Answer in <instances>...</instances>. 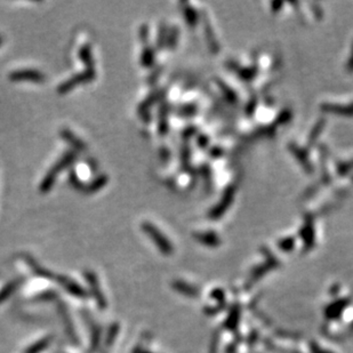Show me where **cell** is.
I'll return each instance as SVG.
<instances>
[{"mask_svg": "<svg viewBox=\"0 0 353 353\" xmlns=\"http://www.w3.org/2000/svg\"><path fill=\"white\" fill-rule=\"evenodd\" d=\"M69 179H70L71 185L77 190H83V187H85V184L82 183V181L79 179V176L76 174V171L71 170L70 175H69Z\"/></svg>", "mask_w": 353, "mask_h": 353, "instance_id": "23", "label": "cell"}, {"mask_svg": "<svg viewBox=\"0 0 353 353\" xmlns=\"http://www.w3.org/2000/svg\"><path fill=\"white\" fill-rule=\"evenodd\" d=\"M205 32H206V38L208 40V44H210L212 50L213 52H216V50H218V43L216 41L215 37H214L210 21L207 22V20H205Z\"/></svg>", "mask_w": 353, "mask_h": 353, "instance_id": "19", "label": "cell"}, {"mask_svg": "<svg viewBox=\"0 0 353 353\" xmlns=\"http://www.w3.org/2000/svg\"><path fill=\"white\" fill-rule=\"evenodd\" d=\"M109 181V176H106L105 174H101L97 176L95 180H93L90 184H85L82 191L85 193H94L97 192L102 188H104L106 183Z\"/></svg>", "mask_w": 353, "mask_h": 353, "instance_id": "11", "label": "cell"}, {"mask_svg": "<svg viewBox=\"0 0 353 353\" xmlns=\"http://www.w3.org/2000/svg\"><path fill=\"white\" fill-rule=\"evenodd\" d=\"M142 230L150 237L152 241H155L158 248H159L162 253L169 254L171 252V245L169 244V241L166 239V237L162 234L159 230H158L157 226L151 224V223L145 222L142 224Z\"/></svg>", "mask_w": 353, "mask_h": 353, "instance_id": "4", "label": "cell"}, {"mask_svg": "<svg viewBox=\"0 0 353 353\" xmlns=\"http://www.w3.org/2000/svg\"><path fill=\"white\" fill-rule=\"evenodd\" d=\"M233 194H234L233 189H232V188L227 189V191H225L224 197L222 198L221 202L218 203V205L213 210V212H212V216L217 217V216L222 215V213L224 212V211L226 210V208L230 206L231 200H232V199H233Z\"/></svg>", "mask_w": 353, "mask_h": 353, "instance_id": "12", "label": "cell"}, {"mask_svg": "<svg viewBox=\"0 0 353 353\" xmlns=\"http://www.w3.org/2000/svg\"><path fill=\"white\" fill-rule=\"evenodd\" d=\"M323 126H325V120L322 119V120H320L319 123H317V125H315V126L313 127L312 132H311L310 137H309L310 145H312V144L315 142V140H317V137L320 135V133H321Z\"/></svg>", "mask_w": 353, "mask_h": 353, "instance_id": "21", "label": "cell"}, {"mask_svg": "<svg viewBox=\"0 0 353 353\" xmlns=\"http://www.w3.org/2000/svg\"><path fill=\"white\" fill-rule=\"evenodd\" d=\"M184 15L187 17V22L189 24L194 25L197 23V13L193 11L192 7H185L184 8Z\"/></svg>", "mask_w": 353, "mask_h": 353, "instance_id": "24", "label": "cell"}, {"mask_svg": "<svg viewBox=\"0 0 353 353\" xmlns=\"http://www.w3.org/2000/svg\"><path fill=\"white\" fill-rule=\"evenodd\" d=\"M289 150L294 153V156L296 157V159L301 162V165L303 166V168L308 171H312V165H311V162L309 160V157L306 156L305 151L302 150V149L297 148L294 144H291L289 145Z\"/></svg>", "mask_w": 353, "mask_h": 353, "instance_id": "15", "label": "cell"}, {"mask_svg": "<svg viewBox=\"0 0 353 353\" xmlns=\"http://www.w3.org/2000/svg\"><path fill=\"white\" fill-rule=\"evenodd\" d=\"M101 338H102V332L101 327L97 326L94 322H91V345L88 352L95 353L99 351L100 344H101Z\"/></svg>", "mask_w": 353, "mask_h": 353, "instance_id": "10", "label": "cell"}, {"mask_svg": "<svg viewBox=\"0 0 353 353\" xmlns=\"http://www.w3.org/2000/svg\"><path fill=\"white\" fill-rule=\"evenodd\" d=\"M119 329H120V326L118 322H113L109 327L108 333H106V336H105V340H104V347L106 350L110 349V347L113 345L115 338H117L119 334Z\"/></svg>", "mask_w": 353, "mask_h": 353, "instance_id": "17", "label": "cell"}, {"mask_svg": "<svg viewBox=\"0 0 353 353\" xmlns=\"http://www.w3.org/2000/svg\"><path fill=\"white\" fill-rule=\"evenodd\" d=\"M349 69L350 70H353V52H352V56L349 61Z\"/></svg>", "mask_w": 353, "mask_h": 353, "instance_id": "28", "label": "cell"}, {"mask_svg": "<svg viewBox=\"0 0 353 353\" xmlns=\"http://www.w3.org/2000/svg\"><path fill=\"white\" fill-rule=\"evenodd\" d=\"M57 291L55 290H47V291H43L40 292V294L36 297L37 301L39 302H50L57 299Z\"/></svg>", "mask_w": 353, "mask_h": 353, "instance_id": "22", "label": "cell"}, {"mask_svg": "<svg viewBox=\"0 0 353 353\" xmlns=\"http://www.w3.org/2000/svg\"><path fill=\"white\" fill-rule=\"evenodd\" d=\"M9 80L12 81H34V82H43L46 77L44 73L34 69H22V70H16L9 73Z\"/></svg>", "mask_w": 353, "mask_h": 353, "instance_id": "7", "label": "cell"}, {"mask_svg": "<svg viewBox=\"0 0 353 353\" xmlns=\"http://www.w3.org/2000/svg\"><path fill=\"white\" fill-rule=\"evenodd\" d=\"M22 257L27 263V266H29V268L31 269V271L34 272L35 276L44 278V279H48V280H53L56 278V275H55L54 272H52L44 267H41L40 264L37 262V259L32 257L30 254H23Z\"/></svg>", "mask_w": 353, "mask_h": 353, "instance_id": "8", "label": "cell"}, {"mask_svg": "<svg viewBox=\"0 0 353 353\" xmlns=\"http://www.w3.org/2000/svg\"><path fill=\"white\" fill-rule=\"evenodd\" d=\"M167 40V37H166V30H165V26H161L160 27V31H159V36H158V40H157V45H158V48H161V47H164V45L165 44V41Z\"/></svg>", "mask_w": 353, "mask_h": 353, "instance_id": "26", "label": "cell"}, {"mask_svg": "<svg viewBox=\"0 0 353 353\" xmlns=\"http://www.w3.org/2000/svg\"><path fill=\"white\" fill-rule=\"evenodd\" d=\"M22 282H23V279L20 278V279L8 282L6 286H4L2 289H0V304H3L5 301L8 300L9 297L15 292V290L18 289V287L21 286Z\"/></svg>", "mask_w": 353, "mask_h": 353, "instance_id": "13", "label": "cell"}, {"mask_svg": "<svg viewBox=\"0 0 353 353\" xmlns=\"http://www.w3.org/2000/svg\"><path fill=\"white\" fill-rule=\"evenodd\" d=\"M60 134H61V136H62L63 140L66 141V142H68L71 146H73L74 149H76V150L85 151L86 149H87L85 142H82L80 138L77 137L71 131H69V129L63 128Z\"/></svg>", "mask_w": 353, "mask_h": 353, "instance_id": "9", "label": "cell"}, {"mask_svg": "<svg viewBox=\"0 0 353 353\" xmlns=\"http://www.w3.org/2000/svg\"><path fill=\"white\" fill-rule=\"evenodd\" d=\"M76 159H77L76 151L71 150L64 153V156L52 167V168L49 169L47 175L45 176V179L43 180V182H41L40 188H39L40 192L47 193L49 190L53 188V185L55 183V181H56L57 174L60 173V171H62L66 168H68L69 166H71Z\"/></svg>", "mask_w": 353, "mask_h": 353, "instance_id": "1", "label": "cell"}, {"mask_svg": "<svg viewBox=\"0 0 353 353\" xmlns=\"http://www.w3.org/2000/svg\"><path fill=\"white\" fill-rule=\"evenodd\" d=\"M57 312L58 315L61 317L62 323L66 329V333L69 337V340L71 341L72 344L78 345L79 344V338L76 333V329H74V325L72 322V318L70 313H69V310L67 308V305L63 303V302H58L57 303Z\"/></svg>", "mask_w": 353, "mask_h": 353, "instance_id": "5", "label": "cell"}, {"mask_svg": "<svg viewBox=\"0 0 353 353\" xmlns=\"http://www.w3.org/2000/svg\"><path fill=\"white\" fill-rule=\"evenodd\" d=\"M55 280L57 281V283L61 286L64 290L69 294L77 297V299H87L88 292L82 286L79 285L74 280H72L71 278H69L64 275H57Z\"/></svg>", "mask_w": 353, "mask_h": 353, "instance_id": "6", "label": "cell"}, {"mask_svg": "<svg viewBox=\"0 0 353 353\" xmlns=\"http://www.w3.org/2000/svg\"><path fill=\"white\" fill-rule=\"evenodd\" d=\"M79 58L81 60L87 69H94V58H93L91 45H85L79 49Z\"/></svg>", "mask_w": 353, "mask_h": 353, "instance_id": "16", "label": "cell"}, {"mask_svg": "<svg viewBox=\"0 0 353 353\" xmlns=\"http://www.w3.org/2000/svg\"><path fill=\"white\" fill-rule=\"evenodd\" d=\"M178 35H179V31H178V29H176V27H174V29L171 30L170 35H168V37H167V44H168L169 48L175 47L176 41H178Z\"/></svg>", "mask_w": 353, "mask_h": 353, "instance_id": "25", "label": "cell"}, {"mask_svg": "<svg viewBox=\"0 0 353 353\" xmlns=\"http://www.w3.org/2000/svg\"><path fill=\"white\" fill-rule=\"evenodd\" d=\"M3 44V38H2V37H0V45H2Z\"/></svg>", "mask_w": 353, "mask_h": 353, "instance_id": "29", "label": "cell"}, {"mask_svg": "<svg viewBox=\"0 0 353 353\" xmlns=\"http://www.w3.org/2000/svg\"><path fill=\"white\" fill-rule=\"evenodd\" d=\"M322 110L323 111H326V112H329V113H337V114H351L353 111H352V108H350V106H343V105H337V104H331V103H327V104H323L322 106Z\"/></svg>", "mask_w": 353, "mask_h": 353, "instance_id": "18", "label": "cell"}, {"mask_svg": "<svg viewBox=\"0 0 353 353\" xmlns=\"http://www.w3.org/2000/svg\"><path fill=\"white\" fill-rule=\"evenodd\" d=\"M153 62H155V50L150 47H146L143 50L142 57H141V63L143 67H151Z\"/></svg>", "mask_w": 353, "mask_h": 353, "instance_id": "20", "label": "cell"}, {"mask_svg": "<svg viewBox=\"0 0 353 353\" xmlns=\"http://www.w3.org/2000/svg\"><path fill=\"white\" fill-rule=\"evenodd\" d=\"M140 36H141V40L144 41V43H146V41H148V26L146 25H142L141 26Z\"/></svg>", "mask_w": 353, "mask_h": 353, "instance_id": "27", "label": "cell"}, {"mask_svg": "<svg viewBox=\"0 0 353 353\" xmlns=\"http://www.w3.org/2000/svg\"><path fill=\"white\" fill-rule=\"evenodd\" d=\"M95 77H96V73L94 69H86L85 71L74 74L73 77H71L70 79H68L67 81L61 83L57 88V93L60 95L67 94V93L73 90L74 87L81 85V83L90 82L93 80V79H95Z\"/></svg>", "mask_w": 353, "mask_h": 353, "instance_id": "3", "label": "cell"}, {"mask_svg": "<svg viewBox=\"0 0 353 353\" xmlns=\"http://www.w3.org/2000/svg\"><path fill=\"white\" fill-rule=\"evenodd\" d=\"M53 336H46L40 338L39 341H37L34 344H31L27 349L24 351V353H41L45 350L48 349V346L52 344Z\"/></svg>", "mask_w": 353, "mask_h": 353, "instance_id": "14", "label": "cell"}, {"mask_svg": "<svg viewBox=\"0 0 353 353\" xmlns=\"http://www.w3.org/2000/svg\"><path fill=\"white\" fill-rule=\"evenodd\" d=\"M83 277H85V280L88 283V288H90L91 295L96 302L97 308L101 310H105L106 308H108V302H106V299L103 294V290H102L100 280L99 278H97L96 273L91 270H86L85 272H83Z\"/></svg>", "mask_w": 353, "mask_h": 353, "instance_id": "2", "label": "cell"}]
</instances>
